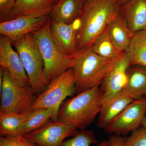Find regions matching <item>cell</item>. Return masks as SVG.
Listing matches in <instances>:
<instances>
[{"label": "cell", "instance_id": "1", "mask_svg": "<svg viewBox=\"0 0 146 146\" xmlns=\"http://www.w3.org/2000/svg\"><path fill=\"white\" fill-rule=\"evenodd\" d=\"M119 0H86L78 18V51L90 46L121 13Z\"/></svg>", "mask_w": 146, "mask_h": 146}, {"label": "cell", "instance_id": "2", "mask_svg": "<svg viewBox=\"0 0 146 146\" xmlns=\"http://www.w3.org/2000/svg\"><path fill=\"white\" fill-rule=\"evenodd\" d=\"M120 57L113 59L102 57L94 52L91 46L78 51L73 56L72 66L76 94L99 86Z\"/></svg>", "mask_w": 146, "mask_h": 146}, {"label": "cell", "instance_id": "3", "mask_svg": "<svg viewBox=\"0 0 146 146\" xmlns=\"http://www.w3.org/2000/svg\"><path fill=\"white\" fill-rule=\"evenodd\" d=\"M102 97V91L98 86L65 100L58 110V121L76 129H85L101 111Z\"/></svg>", "mask_w": 146, "mask_h": 146}, {"label": "cell", "instance_id": "4", "mask_svg": "<svg viewBox=\"0 0 146 146\" xmlns=\"http://www.w3.org/2000/svg\"><path fill=\"white\" fill-rule=\"evenodd\" d=\"M50 18L42 28L32 33L42 55L44 74L49 82L72 68L73 56L66 55L55 44L50 31Z\"/></svg>", "mask_w": 146, "mask_h": 146}, {"label": "cell", "instance_id": "5", "mask_svg": "<svg viewBox=\"0 0 146 146\" xmlns=\"http://www.w3.org/2000/svg\"><path fill=\"white\" fill-rule=\"evenodd\" d=\"M23 62L28 77L30 86L38 96L48 87L49 82L44 74L42 55L31 33L12 43Z\"/></svg>", "mask_w": 146, "mask_h": 146}, {"label": "cell", "instance_id": "6", "mask_svg": "<svg viewBox=\"0 0 146 146\" xmlns=\"http://www.w3.org/2000/svg\"><path fill=\"white\" fill-rule=\"evenodd\" d=\"M0 91V112L3 113L22 114L29 112L33 110L37 96L31 86H22L17 83L4 68Z\"/></svg>", "mask_w": 146, "mask_h": 146}, {"label": "cell", "instance_id": "7", "mask_svg": "<svg viewBox=\"0 0 146 146\" xmlns=\"http://www.w3.org/2000/svg\"><path fill=\"white\" fill-rule=\"evenodd\" d=\"M75 94L74 74L70 68L50 82L45 91L36 97L33 110L46 108L51 112L52 121H57L60 105L67 97Z\"/></svg>", "mask_w": 146, "mask_h": 146}, {"label": "cell", "instance_id": "8", "mask_svg": "<svg viewBox=\"0 0 146 146\" xmlns=\"http://www.w3.org/2000/svg\"><path fill=\"white\" fill-rule=\"evenodd\" d=\"M78 131L72 126L62 122L50 121L23 136L39 146H61L66 138L74 136Z\"/></svg>", "mask_w": 146, "mask_h": 146}, {"label": "cell", "instance_id": "9", "mask_svg": "<svg viewBox=\"0 0 146 146\" xmlns=\"http://www.w3.org/2000/svg\"><path fill=\"white\" fill-rule=\"evenodd\" d=\"M146 112V99L135 100L110 123L105 129L111 133H125L136 130Z\"/></svg>", "mask_w": 146, "mask_h": 146}, {"label": "cell", "instance_id": "10", "mask_svg": "<svg viewBox=\"0 0 146 146\" xmlns=\"http://www.w3.org/2000/svg\"><path fill=\"white\" fill-rule=\"evenodd\" d=\"M50 19L49 16H20L1 22L0 34L7 36L12 43L24 35L42 28Z\"/></svg>", "mask_w": 146, "mask_h": 146}, {"label": "cell", "instance_id": "11", "mask_svg": "<svg viewBox=\"0 0 146 146\" xmlns=\"http://www.w3.org/2000/svg\"><path fill=\"white\" fill-rule=\"evenodd\" d=\"M7 36H0V66L9 72L13 80L22 86H28L29 81L23 62L18 52L12 47Z\"/></svg>", "mask_w": 146, "mask_h": 146}, {"label": "cell", "instance_id": "12", "mask_svg": "<svg viewBox=\"0 0 146 146\" xmlns=\"http://www.w3.org/2000/svg\"><path fill=\"white\" fill-rule=\"evenodd\" d=\"M130 66L125 53L121 56L102 83V106L124 90L127 72Z\"/></svg>", "mask_w": 146, "mask_h": 146}, {"label": "cell", "instance_id": "13", "mask_svg": "<svg viewBox=\"0 0 146 146\" xmlns=\"http://www.w3.org/2000/svg\"><path fill=\"white\" fill-rule=\"evenodd\" d=\"M75 22L67 24L50 19V31L55 44L61 52L69 56H73L78 52V27H76Z\"/></svg>", "mask_w": 146, "mask_h": 146}, {"label": "cell", "instance_id": "14", "mask_svg": "<svg viewBox=\"0 0 146 146\" xmlns=\"http://www.w3.org/2000/svg\"><path fill=\"white\" fill-rule=\"evenodd\" d=\"M121 11L133 33L145 29L146 0H127Z\"/></svg>", "mask_w": 146, "mask_h": 146}, {"label": "cell", "instance_id": "15", "mask_svg": "<svg viewBox=\"0 0 146 146\" xmlns=\"http://www.w3.org/2000/svg\"><path fill=\"white\" fill-rule=\"evenodd\" d=\"M134 100L124 90L113 97L102 106L97 123L98 126L105 129L114 118Z\"/></svg>", "mask_w": 146, "mask_h": 146}, {"label": "cell", "instance_id": "16", "mask_svg": "<svg viewBox=\"0 0 146 146\" xmlns=\"http://www.w3.org/2000/svg\"><path fill=\"white\" fill-rule=\"evenodd\" d=\"M107 31L116 48L121 52H125L134 33L131 31L121 11L110 22L108 27Z\"/></svg>", "mask_w": 146, "mask_h": 146}, {"label": "cell", "instance_id": "17", "mask_svg": "<svg viewBox=\"0 0 146 146\" xmlns=\"http://www.w3.org/2000/svg\"><path fill=\"white\" fill-rule=\"evenodd\" d=\"M83 4L82 0H59L53 6L51 19L63 23H73L79 17Z\"/></svg>", "mask_w": 146, "mask_h": 146}, {"label": "cell", "instance_id": "18", "mask_svg": "<svg viewBox=\"0 0 146 146\" xmlns=\"http://www.w3.org/2000/svg\"><path fill=\"white\" fill-rule=\"evenodd\" d=\"M52 0H15L11 19L25 16H49Z\"/></svg>", "mask_w": 146, "mask_h": 146}, {"label": "cell", "instance_id": "19", "mask_svg": "<svg viewBox=\"0 0 146 146\" xmlns=\"http://www.w3.org/2000/svg\"><path fill=\"white\" fill-rule=\"evenodd\" d=\"M125 91L133 100L146 96V68L141 65H130L127 72V82Z\"/></svg>", "mask_w": 146, "mask_h": 146}, {"label": "cell", "instance_id": "20", "mask_svg": "<svg viewBox=\"0 0 146 146\" xmlns=\"http://www.w3.org/2000/svg\"><path fill=\"white\" fill-rule=\"evenodd\" d=\"M125 53L130 65H141L146 68V31L133 34Z\"/></svg>", "mask_w": 146, "mask_h": 146}, {"label": "cell", "instance_id": "21", "mask_svg": "<svg viewBox=\"0 0 146 146\" xmlns=\"http://www.w3.org/2000/svg\"><path fill=\"white\" fill-rule=\"evenodd\" d=\"M31 110L22 114L0 112L1 136H21L24 124Z\"/></svg>", "mask_w": 146, "mask_h": 146}, {"label": "cell", "instance_id": "22", "mask_svg": "<svg viewBox=\"0 0 146 146\" xmlns=\"http://www.w3.org/2000/svg\"><path fill=\"white\" fill-rule=\"evenodd\" d=\"M52 120L51 112L46 108L32 110L24 124L21 136L39 129Z\"/></svg>", "mask_w": 146, "mask_h": 146}, {"label": "cell", "instance_id": "23", "mask_svg": "<svg viewBox=\"0 0 146 146\" xmlns=\"http://www.w3.org/2000/svg\"><path fill=\"white\" fill-rule=\"evenodd\" d=\"M94 52L105 58L113 59L120 57L124 52L116 48L111 42L106 30L98 37L91 45Z\"/></svg>", "mask_w": 146, "mask_h": 146}, {"label": "cell", "instance_id": "24", "mask_svg": "<svg viewBox=\"0 0 146 146\" xmlns=\"http://www.w3.org/2000/svg\"><path fill=\"white\" fill-rule=\"evenodd\" d=\"M97 142L92 130L82 129L78 131L72 138L64 141L61 146H92ZM97 146H110V141H103Z\"/></svg>", "mask_w": 146, "mask_h": 146}, {"label": "cell", "instance_id": "25", "mask_svg": "<svg viewBox=\"0 0 146 146\" xmlns=\"http://www.w3.org/2000/svg\"><path fill=\"white\" fill-rule=\"evenodd\" d=\"M126 146H146V128L138 127L125 140Z\"/></svg>", "mask_w": 146, "mask_h": 146}, {"label": "cell", "instance_id": "26", "mask_svg": "<svg viewBox=\"0 0 146 146\" xmlns=\"http://www.w3.org/2000/svg\"><path fill=\"white\" fill-rule=\"evenodd\" d=\"M0 146H39L23 136H1Z\"/></svg>", "mask_w": 146, "mask_h": 146}, {"label": "cell", "instance_id": "27", "mask_svg": "<svg viewBox=\"0 0 146 146\" xmlns=\"http://www.w3.org/2000/svg\"><path fill=\"white\" fill-rule=\"evenodd\" d=\"M15 0H0L1 22L11 20Z\"/></svg>", "mask_w": 146, "mask_h": 146}, {"label": "cell", "instance_id": "28", "mask_svg": "<svg viewBox=\"0 0 146 146\" xmlns=\"http://www.w3.org/2000/svg\"><path fill=\"white\" fill-rule=\"evenodd\" d=\"M109 141L110 146H126L125 139L120 136H112Z\"/></svg>", "mask_w": 146, "mask_h": 146}, {"label": "cell", "instance_id": "29", "mask_svg": "<svg viewBox=\"0 0 146 146\" xmlns=\"http://www.w3.org/2000/svg\"><path fill=\"white\" fill-rule=\"evenodd\" d=\"M141 125L143 127L146 128V112L145 116H144L143 119L141 123Z\"/></svg>", "mask_w": 146, "mask_h": 146}, {"label": "cell", "instance_id": "30", "mask_svg": "<svg viewBox=\"0 0 146 146\" xmlns=\"http://www.w3.org/2000/svg\"><path fill=\"white\" fill-rule=\"evenodd\" d=\"M127 0H119L120 3H121V5H123V4L126 2L127 1Z\"/></svg>", "mask_w": 146, "mask_h": 146}, {"label": "cell", "instance_id": "31", "mask_svg": "<svg viewBox=\"0 0 146 146\" xmlns=\"http://www.w3.org/2000/svg\"><path fill=\"white\" fill-rule=\"evenodd\" d=\"M53 2L54 3H56L59 1V0H52Z\"/></svg>", "mask_w": 146, "mask_h": 146}, {"label": "cell", "instance_id": "32", "mask_svg": "<svg viewBox=\"0 0 146 146\" xmlns=\"http://www.w3.org/2000/svg\"><path fill=\"white\" fill-rule=\"evenodd\" d=\"M82 2H85V1H86V0H82Z\"/></svg>", "mask_w": 146, "mask_h": 146}, {"label": "cell", "instance_id": "33", "mask_svg": "<svg viewBox=\"0 0 146 146\" xmlns=\"http://www.w3.org/2000/svg\"><path fill=\"white\" fill-rule=\"evenodd\" d=\"M145 99H146V96H145Z\"/></svg>", "mask_w": 146, "mask_h": 146}, {"label": "cell", "instance_id": "34", "mask_svg": "<svg viewBox=\"0 0 146 146\" xmlns=\"http://www.w3.org/2000/svg\"><path fill=\"white\" fill-rule=\"evenodd\" d=\"M145 30L146 31V28L145 29Z\"/></svg>", "mask_w": 146, "mask_h": 146}]
</instances>
